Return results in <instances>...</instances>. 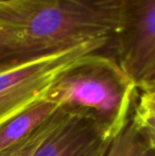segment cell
<instances>
[{
  "mask_svg": "<svg viewBox=\"0 0 155 156\" xmlns=\"http://www.w3.org/2000/svg\"><path fill=\"white\" fill-rule=\"evenodd\" d=\"M124 0H16L0 4V71L84 44H115Z\"/></svg>",
  "mask_w": 155,
  "mask_h": 156,
  "instance_id": "6da1fadb",
  "label": "cell"
},
{
  "mask_svg": "<svg viewBox=\"0 0 155 156\" xmlns=\"http://www.w3.org/2000/svg\"><path fill=\"white\" fill-rule=\"evenodd\" d=\"M137 89L115 56L97 52L62 70L44 99L65 113L91 120L114 140L130 121Z\"/></svg>",
  "mask_w": 155,
  "mask_h": 156,
  "instance_id": "7a4b0ae2",
  "label": "cell"
},
{
  "mask_svg": "<svg viewBox=\"0 0 155 156\" xmlns=\"http://www.w3.org/2000/svg\"><path fill=\"white\" fill-rule=\"evenodd\" d=\"M97 52L115 56V44L107 41H93L0 71V125L43 99L62 70L79 58Z\"/></svg>",
  "mask_w": 155,
  "mask_h": 156,
  "instance_id": "3957f363",
  "label": "cell"
},
{
  "mask_svg": "<svg viewBox=\"0 0 155 156\" xmlns=\"http://www.w3.org/2000/svg\"><path fill=\"white\" fill-rule=\"evenodd\" d=\"M115 58L138 87L155 66V0H124Z\"/></svg>",
  "mask_w": 155,
  "mask_h": 156,
  "instance_id": "277c9868",
  "label": "cell"
},
{
  "mask_svg": "<svg viewBox=\"0 0 155 156\" xmlns=\"http://www.w3.org/2000/svg\"><path fill=\"white\" fill-rule=\"evenodd\" d=\"M113 141L91 120L66 113L32 156H108Z\"/></svg>",
  "mask_w": 155,
  "mask_h": 156,
  "instance_id": "5b68a950",
  "label": "cell"
},
{
  "mask_svg": "<svg viewBox=\"0 0 155 156\" xmlns=\"http://www.w3.org/2000/svg\"><path fill=\"white\" fill-rule=\"evenodd\" d=\"M58 106L41 99L0 125V153L31 137L58 111Z\"/></svg>",
  "mask_w": 155,
  "mask_h": 156,
  "instance_id": "8992f818",
  "label": "cell"
},
{
  "mask_svg": "<svg viewBox=\"0 0 155 156\" xmlns=\"http://www.w3.org/2000/svg\"><path fill=\"white\" fill-rule=\"evenodd\" d=\"M145 147V142L130 119L123 131L114 139L108 156H136Z\"/></svg>",
  "mask_w": 155,
  "mask_h": 156,
  "instance_id": "52a82bcc",
  "label": "cell"
},
{
  "mask_svg": "<svg viewBox=\"0 0 155 156\" xmlns=\"http://www.w3.org/2000/svg\"><path fill=\"white\" fill-rule=\"evenodd\" d=\"M131 121L146 147L155 151V111L140 108L135 105Z\"/></svg>",
  "mask_w": 155,
  "mask_h": 156,
  "instance_id": "ba28073f",
  "label": "cell"
},
{
  "mask_svg": "<svg viewBox=\"0 0 155 156\" xmlns=\"http://www.w3.org/2000/svg\"><path fill=\"white\" fill-rule=\"evenodd\" d=\"M136 105L140 108L155 111V89L143 91Z\"/></svg>",
  "mask_w": 155,
  "mask_h": 156,
  "instance_id": "9c48e42d",
  "label": "cell"
},
{
  "mask_svg": "<svg viewBox=\"0 0 155 156\" xmlns=\"http://www.w3.org/2000/svg\"><path fill=\"white\" fill-rule=\"evenodd\" d=\"M138 89L143 91L155 89V66L138 84Z\"/></svg>",
  "mask_w": 155,
  "mask_h": 156,
  "instance_id": "30bf717a",
  "label": "cell"
},
{
  "mask_svg": "<svg viewBox=\"0 0 155 156\" xmlns=\"http://www.w3.org/2000/svg\"><path fill=\"white\" fill-rule=\"evenodd\" d=\"M136 156H155V151L145 147L140 152L137 153Z\"/></svg>",
  "mask_w": 155,
  "mask_h": 156,
  "instance_id": "8fae6325",
  "label": "cell"
},
{
  "mask_svg": "<svg viewBox=\"0 0 155 156\" xmlns=\"http://www.w3.org/2000/svg\"><path fill=\"white\" fill-rule=\"evenodd\" d=\"M13 1H16V0H0V4H6V3H11Z\"/></svg>",
  "mask_w": 155,
  "mask_h": 156,
  "instance_id": "7c38bea8",
  "label": "cell"
}]
</instances>
